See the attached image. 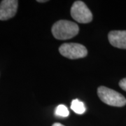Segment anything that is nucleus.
<instances>
[{
	"mask_svg": "<svg viewBox=\"0 0 126 126\" xmlns=\"http://www.w3.org/2000/svg\"><path fill=\"white\" fill-rule=\"evenodd\" d=\"M119 86L123 90L126 91V78L123 79L119 82Z\"/></svg>",
	"mask_w": 126,
	"mask_h": 126,
	"instance_id": "9",
	"label": "nucleus"
},
{
	"mask_svg": "<svg viewBox=\"0 0 126 126\" xmlns=\"http://www.w3.org/2000/svg\"><path fill=\"white\" fill-rule=\"evenodd\" d=\"M52 33L54 37L60 40L72 39L78 34L79 28L77 23L72 21L61 20L55 23L52 27Z\"/></svg>",
	"mask_w": 126,
	"mask_h": 126,
	"instance_id": "1",
	"label": "nucleus"
},
{
	"mask_svg": "<svg viewBox=\"0 0 126 126\" xmlns=\"http://www.w3.org/2000/svg\"><path fill=\"white\" fill-rule=\"evenodd\" d=\"M71 109L77 114H83L86 110L84 104L79 99H74L72 101Z\"/></svg>",
	"mask_w": 126,
	"mask_h": 126,
	"instance_id": "7",
	"label": "nucleus"
},
{
	"mask_svg": "<svg viewBox=\"0 0 126 126\" xmlns=\"http://www.w3.org/2000/svg\"><path fill=\"white\" fill-rule=\"evenodd\" d=\"M71 16L80 23H88L93 20V14L86 4L81 1H75L71 9Z\"/></svg>",
	"mask_w": 126,
	"mask_h": 126,
	"instance_id": "3",
	"label": "nucleus"
},
{
	"mask_svg": "<svg viewBox=\"0 0 126 126\" xmlns=\"http://www.w3.org/2000/svg\"><path fill=\"white\" fill-rule=\"evenodd\" d=\"M97 94L104 103L113 107H123L126 104V99L123 95L105 86L97 89Z\"/></svg>",
	"mask_w": 126,
	"mask_h": 126,
	"instance_id": "2",
	"label": "nucleus"
},
{
	"mask_svg": "<svg viewBox=\"0 0 126 126\" xmlns=\"http://www.w3.org/2000/svg\"><path fill=\"white\" fill-rule=\"evenodd\" d=\"M55 114L58 116H61V117H67L69 114V111L66 106H64L63 104H60L56 108Z\"/></svg>",
	"mask_w": 126,
	"mask_h": 126,
	"instance_id": "8",
	"label": "nucleus"
},
{
	"mask_svg": "<svg viewBox=\"0 0 126 126\" xmlns=\"http://www.w3.org/2000/svg\"><path fill=\"white\" fill-rule=\"evenodd\" d=\"M59 51L63 56L69 59L85 58L88 54V50L84 46L75 43L63 44L59 48Z\"/></svg>",
	"mask_w": 126,
	"mask_h": 126,
	"instance_id": "4",
	"label": "nucleus"
},
{
	"mask_svg": "<svg viewBox=\"0 0 126 126\" xmlns=\"http://www.w3.org/2000/svg\"><path fill=\"white\" fill-rule=\"evenodd\" d=\"M16 0H4L0 3V20H7L13 18L18 10Z\"/></svg>",
	"mask_w": 126,
	"mask_h": 126,
	"instance_id": "5",
	"label": "nucleus"
},
{
	"mask_svg": "<svg viewBox=\"0 0 126 126\" xmlns=\"http://www.w3.org/2000/svg\"><path fill=\"white\" fill-rule=\"evenodd\" d=\"M38 2H46L47 1H45V0H44V1H41V0H39V1H37Z\"/></svg>",
	"mask_w": 126,
	"mask_h": 126,
	"instance_id": "11",
	"label": "nucleus"
},
{
	"mask_svg": "<svg viewBox=\"0 0 126 126\" xmlns=\"http://www.w3.org/2000/svg\"><path fill=\"white\" fill-rule=\"evenodd\" d=\"M52 126H63V124L59 123H54V124H53Z\"/></svg>",
	"mask_w": 126,
	"mask_h": 126,
	"instance_id": "10",
	"label": "nucleus"
},
{
	"mask_svg": "<svg viewBox=\"0 0 126 126\" xmlns=\"http://www.w3.org/2000/svg\"><path fill=\"white\" fill-rule=\"evenodd\" d=\"M110 44L118 48L126 49V30H114L109 33Z\"/></svg>",
	"mask_w": 126,
	"mask_h": 126,
	"instance_id": "6",
	"label": "nucleus"
}]
</instances>
